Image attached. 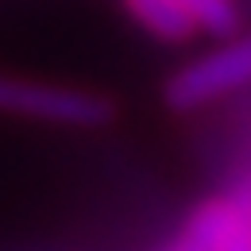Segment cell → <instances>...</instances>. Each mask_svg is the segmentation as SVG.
Segmentation results:
<instances>
[{"instance_id": "cell-1", "label": "cell", "mask_w": 251, "mask_h": 251, "mask_svg": "<svg viewBox=\"0 0 251 251\" xmlns=\"http://www.w3.org/2000/svg\"><path fill=\"white\" fill-rule=\"evenodd\" d=\"M244 81H251V39L228 43L213 54L197 58L193 66H186L170 81V100L178 108H193V104H205V100L228 93Z\"/></svg>"}, {"instance_id": "cell-2", "label": "cell", "mask_w": 251, "mask_h": 251, "mask_svg": "<svg viewBox=\"0 0 251 251\" xmlns=\"http://www.w3.org/2000/svg\"><path fill=\"white\" fill-rule=\"evenodd\" d=\"M174 248L189 251H251V193L197 209Z\"/></svg>"}, {"instance_id": "cell-3", "label": "cell", "mask_w": 251, "mask_h": 251, "mask_svg": "<svg viewBox=\"0 0 251 251\" xmlns=\"http://www.w3.org/2000/svg\"><path fill=\"white\" fill-rule=\"evenodd\" d=\"M0 108L35 112V116H50V120H74V124H89V120L104 116V104L89 93L50 89V85H24V81H8V77H0Z\"/></svg>"}, {"instance_id": "cell-4", "label": "cell", "mask_w": 251, "mask_h": 251, "mask_svg": "<svg viewBox=\"0 0 251 251\" xmlns=\"http://www.w3.org/2000/svg\"><path fill=\"white\" fill-rule=\"evenodd\" d=\"M131 4H135V16L162 39H182L193 27L182 0H131Z\"/></svg>"}, {"instance_id": "cell-5", "label": "cell", "mask_w": 251, "mask_h": 251, "mask_svg": "<svg viewBox=\"0 0 251 251\" xmlns=\"http://www.w3.org/2000/svg\"><path fill=\"white\" fill-rule=\"evenodd\" d=\"M182 4H186L193 24H201V27H209L217 35H228L236 27V8L228 0H182Z\"/></svg>"}]
</instances>
